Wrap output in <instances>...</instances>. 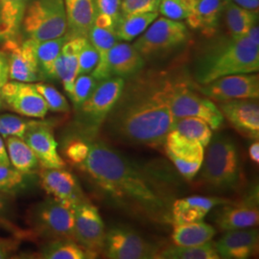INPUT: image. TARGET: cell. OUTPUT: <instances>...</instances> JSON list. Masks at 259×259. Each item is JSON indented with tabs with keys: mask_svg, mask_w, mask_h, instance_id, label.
Wrapping results in <instances>:
<instances>
[{
	"mask_svg": "<svg viewBox=\"0 0 259 259\" xmlns=\"http://www.w3.org/2000/svg\"><path fill=\"white\" fill-rule=\"evenodd\" d=\"M160 248L123 226L106 231L103 254L110 259H157Z\"/></svg>",
	"mask_w": 259,
	"mask_h": 259,
	"instance_id": "10",
	"label": "cell"
},
{
	"mask_svg": "<svg viewBox=\"0 0 259 259\" xmlns=\"http://www.w3.org/2000/svg\"><path fill=\"white\" fill-rule=\"evenodd\" d=\"M99 61V56L89 38L79 53L78 75L91 74Z\"/></svg>",
	"mask_w": 259,
	"mask_h": 259,
	"instance_id": "41",
	"label": "cell"
},
{
	"mask_svg": "<svg viewBox=\"0 0 259 259\" xmlns=\"http://www.w3.org/2000/svg\"><path fill=\"white\" fill-rule=\"evenodd\" d=\"M121 1L122 0H95L96 14L110 16L115 22H117L120 16Z\"/></svg>",
	"mask_w": 259,
	"mask_h": 259,
	"instance_id": "44",
	"label": "cell"
},
{
	"mask_svg": "<svg viewBox=\"0 0 259 259\" xmlns=\"http://www.w3.org/2000/svg\"><path fill=\"white\" fill-rule=\"evenodd\" d=\"M9 81V61L6 53L0 50V89Z\"/></svg>",
	"mask_w": 259,
	"mask_h": 259,
	"instance_id": "47",
	"label": "cell"
},
{
	"mask_svg": "<svg viewBox=\"0 0 259 259\" xmlns=\"http://www.w3.org/2000/svg\"><path fill=\"white\" fill-rule=\"evenodd\" d=\"M71 37L67 34L62 37L44 41H37L36 47L38 69L41 78L57 79L56 62L65 42Z\"/></svg>",
	"mask_w": 259,
	"mask_h": 259,
	"instance_id": "30",
	"label": "cell"
},
{
	"mask_svg": "<svg viewBox=\"0 0 259 259\" xmlns=\"http://www.w3.org/2000/svg\"><path fill=\"white\" fill-rule=\"evenodd\" d=\"M157 19V12L119 17L114 32L118 39L132 41L139 37Z\"/></svg>",
	"mask_w": 259,
	"mask_h": 259,
	"instance_id": "31",
	"label": "cell"
},
{
	"mask_svg": "<svg viewBox=\"0 0 259 259\" xmlns=\"http://www.w3.org/2000/svg\"><path fill=\"white\" fill-rule=\"evenodd\" d=\"M188 36L187 28L180 20L160 18L154 20L133 46L143 58H148L184 45Z\"/></svg>",
	"mask_w": 259,
	"mask_h": 259,
	"instance_id": "9",
	"label": "cell"
},
{
	"mask_svg": "<svg viewBox=\"0 0 259 259\" xmlns=\"http://www.w3.org/2000/svg\"><path fill=\"white\" fill-rule=\"evenodd\" d=\"M88 37L69 38L62 48L61 54L56 62V76L63 83L65 92L70 95L75 80L78 76L79 53Z\"/></svg>",
	"mask_w": 259,
	"mask_h": 259,
	"instance_id": "23",
	"label": "cell"
},
{
	"mask_svg": "<svg viewBox=\"0 0 259 259\" xmlns=\"http://www.w3.org/2000/svg\"><path fill=\"white\" fill-rule=\"evenodd\" d=\"M7 108L21 116L42 119L48 112L47 103L33 83L11 81L1 89Z\"/></svg>",
	"mask_w": 259,
	"mask_h": 259,
	"instance_id": "16",
	"label": "cell"
},
{
	"mask_svg": "<svg viewBox=\"0 0 259 259\" xmlns=\"http://www.w3.org/2000/svg\"><path fill=\"white\" fill-rule=\"evenodd\" d=\"M215 222L222 232L247 229L258 225V188L253 187L249 195L239 202L218 205Z\"/></svg>",
	"mask_w": 259,
	"mask_h": 259,
	"instance_id": "15",
	"label": "cell"
},
{
	"mask_svg": "<svg viewBox=\"0 0 259 259\" xmlns=\"http://www.w3.org/2000/svg\"><path fill=\"white\" fill-rule=\"evenodd\" d=\"M174 119L157 82L123 91L103 125L108 136L115 140L158 147L164 144Z\"/></svg>",
	"mask_w": 259,
	"mask_h": 259,
	"instance_id": "2",
	"label": "cell"
},
{
	"mask_svg": "<svg viewBox=\"0 0 259 259\" xmlns=\"http://www.w3.org/2000/svg\"><path fill=\"white\" fill-rule=\"evenodd\" d=\"M73 237L93 258L102 254L106 229L98 208L88 200L74 206Z\"/></svg>",
	"mask_w": 259,
	"mask_h": 259,
	"instance_id": "12",
	"label": "cell"
},
{
	"mask_svg": "<svg viewBox=\"0 0 259 259\" xmlns=\"http://www.w3.org/2000/svg\"><path fill=\"white\" fill-rule=\"evenodd\" d=\"M167 157L177 170L187 181H191L199 173L203 164L204 147L199 142L187 139L172 130L164 141Z\"/></svg>",
	"mask_w": 259,
	"mask_h": 259,
	"instance_id": "14",
	"label": "cell"
},
{
	"mask_svg": "<svg viewBox=\"0 0 259 259\" xmlns=\"http://www.w3.org/2000/svg\"><path fill=\"white\" fill-rule=\"evenodd\" d=\"M230 0H198L186 18L187 24L210 36L219 23Z\"/></svg>",
	"mask_w": 259,
	"mask_h": 259,
	"instance_id": "25",
	"label": "cell"
},
{
	"mask_svg": "<svg viewBox=\"0 0 259 259\" xmlns=\"http://www.w3.org/2000/svg\"><path fill=\"white\" fill-rule=\"evenodd\" d=\"M89 153L79 167L118 207L157 223L170 222L171 204L162 186L108 142L85 136Z\"/></svg>",
	"mask_w": 259,
	"mask_h": 259,
	"instance_id": "1",
	"label": "cell"
},
{
	"mask_svg": "<svg viewBox=\"0 0 259 259\" xmlns=\"http://www.w3.org/2000/svg\"><path fill=\"white\" fill-rule=\"evenodd\" d=\"M160 0H122L120 16L157 12Z\"/></svg>",
	"mask_w": 259,
	"mask_h": 259,
	"instance_id": "40",
	"label": "cell"
},
{
	"mask_svg": "<svg viewBox=\"0 0 259 259\" xmlns=\"http://www.w3.org/2000/svg\"><path fill=\"white\" fill-rule=\"evenodd\" d=\"M89 139L87 137L83 139H75L68 141L65 149L66 157L76 165L83 163L89 153Z\"/></svg>",
	"mask_w": 259,
	"mask_h": 259,
	"instance_id": "42",
	"label": "cell"
},
{
	"mask_svg": "<svg viewBox=\"0 0 259 259\" xmlns=\"http://www.w3.org/2000/svg\"><path fill=\"white\" fill-rule=\"evenodd\" d=\"M12 198L11 195L0 192V226H4L6 229L15 230L17 234H19V228H16L15 225L10 222L8 217L11 212Z\"/></svg>",
	"mask_w": 259,
	"mask_h": 259,
	"instance_id": "45",
	"label": "cell"
},
{
	"mask_svg": "<svg viewBox=\"0 0 259 259\" xmlns=\"http://www.w3.org/2000/svg\"><path fill=\"white\" fill-rule=\"evenodd\" d=\"M89 40L96 49L99 61L96 67L94 68L92 76L97 81H102L107 79L106 73V65H107V58L111 48L117 42V37L115 35L114 30L106 29V28L96 27L93 25L90 30Z\"/></svg>",
	"mask_w": 259,
	"mask_h": 259,
	"instance_id": "29",
	"label": "cell"
},
{
	"mask_svg": "<svg viewBox=\"0 0 259 259\" xmlns=\"http://www.w3.org/2000/svg\"><path fill=\"white\" fill-rule=\"evenodd\" d=\"M158 11L164 18L173 20H183L188 16L183 0H160Z\"/></svg>",
	"mask_w": 259,
	"mask_h": 259,
	"instance_id": "43",
	"label": "cell"
},
{
	"mask_svg": "<svg viewBox=\"0 0 259 259\" xmlns=\"http://www.w3.org/2000/svg\"><path fill=\"white\" fill-rule=\"evenodd\" d=\"M100 81L90 74L78 75L69 97L75 108L78 109L93 93Z\"/></svg>",
	"mask_w": 259,
	"mask_h": 259,
	"instance_id": "39",
	"label": "cell"
},
{
	"mask_svg": "<svg viewBox=\"0 0 259 259\" xmlns=\"http://www.w3.org/2000/svg\"><path fill=\"white\" fill-rule=\"evenodd\" d=\"M27 176L11 165H0V192L16 194L26 185Z\"/></svg>",
	"mask_w": 259,
	"mask_h": 259,
	"instance_id": "37",
	"label": "cell"
},
{
	"mask_svg": "<svg viewBox=\"0 0 259 259\" xmlns=\"http://www.w3.org/2000/svg\"><path fill=\"white\" fill-rule=\"evenodd\" d=\"M4 139L12 166L29 176L39 170L37 157L23 139L18 137H8Z\"/></svg>",
	"mask_w": 259,
	"mask_h": 259,
	"instance_id": "28",
	"label": "cell"
},
{
	"mask_svg": "<svg viewBox=\"0 0 259 259\" xmlns=\"http://www.w3.org/2000/svg\"><path fill=\"white\" fill-rule=\"evenodd\" d=\"M70 37H88L95 19V0H64Z\"/></svg>",
	"mask_w": 259,
	"mask_h": 259,
	"instance_id": "24",
	"label": "cell"
},
{
	"mask_svg": "<svg viewBox=\"0 0 259 259\" xmlns=\"http://www.w3.org/2000/svg\"><path fill=\"white\" fill-rule=\"evenodd\" d=\"M224 118L246 139H258V99H236L218 103Z\"/></svg>",
	"mask_w": 259,
	"mask_h": 259,
	"instance_id": "17",
	"label": "cell"
},
{
	"mask_svg": "<svg viewBox=\"0 0 259 259\" xmlns=\"http://www.w3.org/2000/svg\"><path fill=\"white\" fill-rule=\"evenodd\" d=\"M249 155H250V159L254 163L259 162V142L258 139L253 140V142L250 144L249 148Z\"/></svg>",
	"mask_w": 259,
	"mask_h": 259,
	"instance_id": "51",
	"label": "cell"
},
{
	"mask_svg": "<svg viewBox=\"0 0 259 259\" xmlns=\"http://www.w3.org/2000/svg\"><path fill=\"white\" fill-rule=\"evenodd\" d=\"M29 0H0V42L19 38Z\"/></svg>",
	"mask_w": 259,
	"mask_h": 259,
	"instance_id": "26",
	"label": "cell"
},
{
	"mask_svg": "<svg viewBox=\"0 0 259 259\" xmlns=\"http://www.w3.org/2000/svg\"><path fill=\"white\" fill-rule=\"evenodd\" d=\"M259 69V46L247 36H233L207 51L196 70L197 83L228 75L254 73Z\"/></svg>",
	"mask_w": 259,
	"mask_h": 259,
	"instance_id": "3",
	"label": "cell"
},
{
	"mask_svg": "<svg viewBox=\"0 0 259 259\" xmlns=\"http://www.w3.org/2000/svg\"><path fill=\"white\" fill-rule=\"evenodd\" d=\"M247 37H250V40L252 42H254L255 45L259 46V30L258 24H254L252 27L250 28L248 32V34L246 35Z\"/></svg>",
	"mask_w": 259,
	"mask_h": 259,
	"instance_id": "52",
	"label": "cell"
},
{
	"mask_svg": "<svg viewBox=\"0 0 259 259\" xmlns=\"http://www.w3.org/2000/svg\"><path fill=\"white\" fill-rule=\"evenodd\" d=\"M200 179L209 188L219 191L235 190L242 182L240 155L229 136H212L204 149Z\"/></svg>",
	"mask_w": 259,
	"mask_h": 259,
	"instance_id": "4",
	"label": "cell"
},
{
	"mask_svg": "<svg viewBox=\"0 0 259 259\" xmlns=\"http://www.w3.org/2000/svg\"><path fill=\"white\" fill-rule=\"evenodd\" d=\"M216 230L203 221L173 225L172 241L177 246H199L213 239Z\"/></svg>",
	"mask_w": 259,
	"mask_h": 259,
	"instance_id": "27",
	"label": "cell"
},
{
	"mask_svg": "<svg viewBox=\"0 0 259 259\" xmlns=\"http://www.w3.org/2000/svg\"><path fill=\"white\" fill-rule=\"evenodd\" d=\"M172 130L182 134L187 139L201 143L204 148L211 140L212 129L205 121L197 117L175 118Z\"/></svg>",
	"mask_w": 259,
	"mask_h": 259,
	"instance_id": "35",
	"label": "cell"
},
{
	"mask_svg": "<svg viewBox=\"0 0 259 259\" xmlns=\"http://www.w3.org/2000/svg\"><path fill=\"white\" fill-rule=\"evenodd\" d=\"M37 40L20 37L3 42V51L9 61V80L35 83L42 79L37 64Z\"/></svg>",
	"mask_w": 259,
	"mask_h": 259,
	"instance_id": "13",
	"label": "cell"
},
{
	"mask_svg": "<svg viewBox=\"0 0 259 259\" xmlns=\"http://www.w3.org/2000/svg\"><path fill=\"white\" fill-rule=\"evenodd\" d=\"M22 139L32 149L42 169L65 168V161L58 152V144L48 122L37 120Z\"/></svg>",
	"mask_w": 259,
	"mask_h": 259,
	"instance_id": "18",
	"label": "cell"
},
{
	"mask_svg": "<svg viewBox=\"0 0 259 259\" xmlns=\"http://www.w3.org/2000/svg\"><path fill=\"white\" fill-rule=\"evenodd\" d=\"M229 202L231 200L221 197L191 196L178 199L171 204L170 223L175 225L203 221L213 208Z\"/></svg>",
	"mask_w": 259,
	"mask_h": 259,
	"instance_id": "21",
	"label": "cell"
},
{
	"mask_svg": "<svg viewBox=\"0 0 259 259\" xmlns=\"http://www.w3.org/2000/svg\"><path fill=\"white\" fill-rule=\"evenodd\" d=\"M232 1L245 9L250 10V11L258 10L259 0H232Z\"/></svg>",
	"mask_w": 259,
	"mask_h": 259,
	"instance_id": "49",
	"label": "cell"
},
{
	"mask_svg": "<svg viewBox=\"0 0 259 259\" xmlns=\"http://www.w3.org/2000/svg\"><path fill=\"white\" fill-rule=\"evenodd\" d=\"M159 92L175 118L197 117L205 121L212 131L224 124V116L218 106L198 93L191 83L162 80L158 82Z\"/></svg>",
	"mask_w": 259,
	"mask_h": 259,
	"instance_id": "5",
	"label": "cell"
},
{
	"mask_svg": "<svg viewBox=\"0 0 259 259\" xmlns=\"http://www.w3.org/2000/svg\"><path fill=\"white\" fill-rule=\"evenodd\" d=\"M125 81L120 77H111L100 81L92 95L76 109L79 123L87 136H95L102 127L108 114L120 98Z\"/></svg>",
	"mask_w": 259,
	"mask_h": 259,
	"instance_id": "7",
	"label": "cell"
},
{
	"mask_svg": "<svg viewBox=\"0 0 259 259\" xmlns=\"http://www.w3.org/2000/svg\"><path fill=\"white\" fill-rule=\"evenodd\" d=\"M224 12H226L227 26L233 36H246L250 28L257 23L255 11L242 8L231 0Z\"/></svg>",
	"mask_w": 259,
	"mask_h": 259,
	"instance_id": "34",
	"label": "cell"
},
{
	"mask_svg": "<svg viewBox=\"0 0 259 259\" xmlns=\"http://www.w3.org/2000/svg\"><path fill=\"white\" fill-rule=\"evenodd\" d=\"M116 22L111 19L110 16L104 14H96L93 25L96 27L106 28V29H112L114 30Z\"/></svg>",
	"mask_w": 259,
	"mask_h": 259,
	"instance_id": "48",
	"label": "cell"
},
{
	"mask_svg": "<svg viewBox=\"0 0 259 259\" xmlns=\"http://www.w3.org/2000/svg\"><path fill=\"white\" fill-rule=\"evenodd\" d=\"M37 121L25 116L20 117L9 113L0 114V136L3 139L8 137L23 139L28 130L35 125Z\"/></svg>",
	"mask_w": 259,
	"mask_h": 259,
	"instance_id": "36",
	"label": "cell"
},
{
	"mask_svg": "<svg viewBox=\"0 0 259 259\" xmlns=\"http://www.w3.org/2000/svg\"><path fill=\"white\" fill-rule=\"evenodd\" d=\"M39 180L42 189L58 201L75 206L87 200L76 177L64 168L42 169Z\"/></svg>",
	"mask_w": 259,
	"mask_h": 259,
	"instance_id": "19",
	"label": "cell"
},
{
	"mask_svg": "<svg viewBox=\"0 0 259 259\" xmlns=\"http://www.w3.org/2000/svg\"><path fill=\"white\" fill-rule=\"evenodd\" d=\"M29 218L34 231L40 236L50 240H74V206L71 204L51 197L36 204Z\"/></svg>",
	"mask_w": 259,
	"mask_h": 259,
	"instance_id": "8",
	"label": "cell"
},
{
	"mask_svg": "<svg viewBox=\"0 0 259 259\" xmlns=\"http://www.w3.org/2000/svg\"><path fill=\"white\" fill-rule=\"evenodd\" d=\"M144 65V58L129 44L116 42L107 58V79L111 77L128 78L139 73Z\"/></svg>",
	"mask_w": 259,
	"mask_h": 259,
	"instance_id": "22",
	"label": "cell"
},
{
	"mask_svg": "<svg viewBox=\"0 0 259 259\" xmlns=\"http://www.w3.org/2000/svg\"><path fill=\"white\" fill-rule=\"evenodd\" d=\"M0 165H4V166L11 165L7 150H6V145L1 136H0Z\"/></svg>",
	"mask_w": 259,
	"mask_h": 259,
	"instance_id": "50",
	"label": "cell"
},
{
	"mask_svg": "<svg viewBox=\"0 0 259 259\" xmlns=\"http://www.w3.org/2000/svg\"><path fill=\"white\" fill-rule=\"evenodd\" d=\"M22 28L28 38L44 41L67 32L64 0H29Z\"/></svg>",
	"mask_w": 259,
	"mask_h": 259,
	"instance_id": "6",
	"label": "cell"
},
{
	"mask_svg": "<svg viewBox=\"0 0 259 259\" xmlns=\"http://www.w3.org/2000/svg\"><path fill=\"white\" fill-rule=\"evenodd\" d=\"M215 247L220 258H250L258 251V231L251 227L225 232L219 240L215 242Z\"/></svg>",
	"mask_w": 259,
	"mask_h": 259,
	"instance_id": "20",
	"label": "cell"
},
{
	"mask_svg": "<svg viewBox=\"0 0 259 259\" xmlns=\"http://www.w3.org/2000/svg\"><path fill=\"white\" fill-rule=\"evenodd\" d=\"M42 259H89L92 254L76 241L70 239L50 240L38 253Z\"/></svg>",
	"mask_w": 259,
	"mask_h": 259,
	"instance_id": "32",
	"label": "cell"
},
{
	"mask_svg": "<svg viewBox=\"0 0 259 259\" xmlns=\"http://www.w3.org/2000/svg\"><path fill=\"white\" fill-rule=\"evenodd\" d=\"M212 240L199 246L171 245L159 250L157 259H219Z\"/></svg>",
	"mask_w": 259,
	"mask_h": 259,
	"instance_id": "33",
	"label": "cell"
},
{
	"mask_svg": "<svg viewBox=\"0 0 259 259\" xmlns=\"http://www.w3.org/2000/svg\"><path fill=\"white\" fill-rule=\"evenodd\" d=\"M198 93L212 100L223 103L236 99L259 97V77L254 73L228 75L209 83H191Z\"/></svg>",
	"mask_w": 259,
	"mask_h": 259,
	"instance_id": "11",
	"label": "cell"
},
{
	"mask_svg": "<svg viewBox=\"0 0 259 259\" xmlns=\"http://www.w3.org/2000/svg\"><path fill=\"white\" fill-rule=\"evenodd\" d=\"M6 109H8V108H7L6 104L4 102V99H3L2 93H1V90H0V111L6 110Z\"/></svg>",
	"mask_w": 259,
	"mask_h": 259,
	"instance_id": "53",
	"label": "cell"
},
{
	"mask_svg": "<svg viewBox=\"0 0 259 259\" xmlns=\"http://www.w3.org/2000/svg\"><path fill=\"white\" fill-rule=\"evenodd\" d=\"M17 249V239H8L0 237V259L10 258Z\"/></svg>",
	"mask_w": 259,
	"mask_h": 259,
	"instance_id": "46",
	"label": "cell"
},
{
	"mask_svg": "<svg viewBox=\"0 0 259 259\" xmlns=\"http://www.w3.org/2000/svg\"><path fill=\"white\" fill-rule=\"evenodd\" d=\"M34 84L47 103L48 111L59 113L69 111L70 108L66 98L58 90H56L54 87L45 83H36Z\"/></svg>",
	"mask_w": 259,
	"mask_h": 259,
	"instance_id": "38",
	"label": "cell"
}]
</instances>
